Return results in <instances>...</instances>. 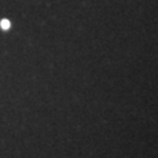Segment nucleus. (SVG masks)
<instances>
[{
  "instance_id": "f257e3e1",
  "label": "nucleus",
  "mask_w": 158,
  "mask_h": 158,
  "mask_svg": "<svg viewBox=\"0 0 158 158\" xmlns=\"http://www.w3.org/2000/svg\"><path fill=\"white\" fill-rule=\"evenodd\" d=\"M0 25H2L3 29H8V28H9V21H8V20H2Z\"/></svg>"
}]
</instances>
